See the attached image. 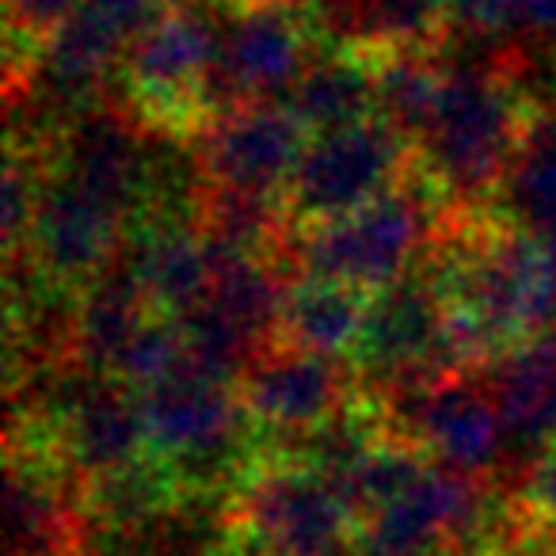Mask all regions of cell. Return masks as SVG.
<instances>
[{
	"instance_id": "1",
	"label": "cell",
	"mask_w": 556,
	"mask_h": 556,
	"mask_svg": "<svg viewBox=\"0 0 556 556\" xmlns=\"http://www.w3.org/2000/svg\"><path fill=\"white\" fill-rule=\"evenodd\" d=\"M538 115L507 65H446L434 115L416 141V172L446 206L480 210L495 199Z\"/></svg>"
},
{
	"instance_id": "2",
	"label": "cell",
	"mask_w": 556,
	"mask_h": 556,
	"mask_svg": "<svg viewBox=\"0 0 556 556\" xmlns=\"http://www.w3.org/2000/svg\"><path fill=\"white\" fill-rule=\"evenodd\" d=\"M442 210L446 199L412 168L401 187L374 199L370 206L313 229H294L282 255H290L298 275L381 294L424 267L446 222Z\"/></svg>"
},
{
	"instance_id": "3",
	"label": "cell",
	"mask_w": 556,
	"mask_h": 556,
	"mask_svg": "<svg viewBox=\"0 0 556 556\" xmlns=\"http://www.w3.org/2000/svg\"><path fill=\"white\" fill-rule=\"evenodd\" d=\"M141 396L149 454L176 477L184 500L232 488L263 462L255 427L232 381L194 370L191 363Z\"/></svg>"
},
{
	"instance_id": "4",
	"label": "cell",
	"mask_w": 556,
	"mask_h": 556,
	"mask_svg": "<svg viewBox=\"0 0 556 556\" xmlns=\"http://www.w3.org/2000/svg\"><path fill=\"white\" fill-rule=\"evenodd\" d=\"M225 538L237 556H343L358 545V515L328 472L267 450L232 492Z\"/></svg>"
},
{
	"instance_id": "5",
	"label": "cell",
	"mask_w": 556,
	"mask_h": 556,
	"mask_svg": "<svg viewBox=\"0 0 556 556\" xmlns=\"http://www.w3.org/2000/svg\"><path fill=\"white\" fill-rule=\"evenodd\" d=\"M222 0H168L130 47L118 80L138 123L156 134H199L217 115L214 70Z\"/></svg>"
},
{
	"instance_id": "6",
	"label": "cell",
	"mask_w": 556,
	"mask_h": 556,
	"mask_svg": "<svg viewBox=\"0 0 556 556\" xmlns=\"http://www.w3.org/2000/svg\"><path fill=\"white\" fill-rule=\"evenodd\" d=\"M412 168H416V146L381 115L317 134L287 191L290 232L370 206L374 199L401 187Z\"/></svg>"
},
{
	"instance_id": "7",
	"label": "cell",
	"mask_w": 556,
	"mask_h": 556,
	"mask_svg": "<svg viewBox=\"0 0 556 556\" xmlns=\"http://www.w3.org/2000/svg\"><path fill=\"white\" fill-rule=\"evenodd\" d=\"M164 4L168 0H77L27 65V85L35 80V92L50 103L54 130L96 111V96L123 70L130 47Z\"/></svg>"
},
{
	"instance_id": "8",
	"label": "cell",
	"mask_w": 556,
	"mask_h": 556,
	"mask_svg": "<svg viewBox=\"0 0 556 556\" xmlns=\"http://www.w3.org/2000/svg\"><path fill=\"white\" fill-rule=\"evenodd\" d=\"M317 42L320 35L305 0L225 4L214 70L217 115L244 103H270L275 96L287 100L317 58Z\"/></svg>"
},
{
	"instance_id": "9",
	"label": "cell",
	"mask_w": 556,
	"mask_h": 556,
	"mask_svg": "<svg viewBox=\"0 0 556 556\" xmlns=\"http://www.w3.org/2000/svg\"><path fill=\"white\" fill-rule=\"evenodd\" d=\"M515 526V518L495 515L484 480L427 465L401 495L358 522L363 553L446 556L465 548H488L492 530Z\"/></svg>"
},
{
	"instance_id": "10",
	"label": "cell",
	"mask_w": 556,
	"mask_h": 556,
	"mask_svg": "<svg viewBox=\"0 0 556 556\" xmlns=\"http://www.w3.org/2000/svg\"><path fill=\"white\" fill-rule=\"evenodd\" d=\"M126 232L130 225L115 210L42 161L39 202L20 255L47 294H70L77 302L96 278L123 260Z\"/></svg>"
},
{
	"instance_id": "11",
	"label": "cell",
	"mask_w": 556,
	"mask_h": 556,
	"mask_svg": "<svg viewBox=\"0 0 556 556\" xmlns=\"http://www.w3.org/2000/svg\"><path fill=\"white\" fill-rule=\"evenodd\" d=\"M389 431L416 442L434 465L484 480L503 462L510 439L500 404L477 374H446L424 386L381 396Z\"/></svg>"
},
{
	"instance_id": "12",
	"label": "cell",
	"mask_w": 556,
	"mask_h": 556,
	"mask_svg": "<svg viewBox=\"0 0 556 556\" xmlns=\"http://www.w3.org/2000/svg\"><path fill=\"white\" fill-rule=\"evenodd\" d=\"M50 446L77 488H88L149 454L141 396L118 378L92 370H73L47 396V408L35 416Z\"/></svg>"
},
{
	"instance_id": "13",
	"label": "cell",
	"mask_w": 556,
	"mask_h": 556,
	"mask_svg": "<svg viewBox=\"0 0 556 556\" xmlns=\"http://www.w3.org/2000/svg\"><path fill=\"white\" fill-rule=\"evenodd\" d=\"M202 187L287 202L313 134L287 103H244L214 115L199 134Z\"/></svg>"
},
{
	"instance_id": "14",
	"label": "cell",
	"mask_w": 556,
	"mask_h": 556,
	"mask_svg": "<svg viewBox=\"0 0 556 556\" xmlns=\"http://www.w3.org/2000/svg\"><path fill=\"white\" fill-rule=\"evenodd\" d=\"M351 366L363 386L378 389V396L457 374L446 343V309L424 270L374 294Z\"/></svg>"
},
{
	"instance_id": "15",
	"label": "cell",
	"mask_w": 556,
	"mask_h": 556,
	"mask_svg": "<svg viewBox=\"0 0 556 556\" xmlns=\"http://www.w3.org/2000/svg\"><path fill=\"white\" fill-rule=\"evenodd\" d=\"M358 381L336 358L270 343L237 378V396L255 431L302 446L355 404ZM287 454V450H282Z\"/></svg>"
},
{
	"instance_id": "16",
	"label": "cell",
	"mask_w": 556,
	"mask_h": 556,
	"mask_svg": "<svg viewBox=\"0 0 556 556\" xmlns=\"http://www.w3.org/2000/svg\"><path fill=\"white\" fill-rule=\"evenodd\" d=\"M118 267L161 317H187L214 287V244L194 210H161L126 232Z\"/></svg>"
},
{
	"instance_id": "17",
	"label": "cell",
	"mask_w": 556,
	"mask_h": 556,
	"mask_svg": "<svg viewBox=\"0 0 556 556\" xmlns=\"http://www.w3.org/2000/svg\"><path fill=\"white\" fill-rule=\"evenodd\" d=\"M153 317L156 309L141 298L134 278L115 263L108 275L96 278L92 287L73 302L65 351H70L73 366H80V370L115 378L118 363H123L126 351L134 348V340L146 332V325Z\"/></svg>"
},
{
	"instance_id": "18",
	"label": "cell",
	"mask_w": 556,
	"mask_h": 556,
	"mask_svg": "<svg viewBox=\"0 0 556 556\" xmlns=\"http://www.w3.org/2000/svg\"><path fill=\"white\" fill-rule=\"evenodd\" d=\"M370 302L374 294L366 290L298 275L287 287L278 343H290V348H302L320 358H336V363L351 358L363 340Z\"/></svg>"
},
{
	"instance_id": "19",
	"label": "cell",
	"mask_w": 556,
	"mask_h": 556,
	"mask_svg": "<svg viewBox=\"0 0 556 556\" xmlns=\"http://www.w3.org/2000/svg\"><path fill=\"white\" fill-rule=\"evenodd\" d=\"M290 111L317 138L378 115V65L358 50H320L287 100Z\"/></svg>"
},
{
	"instance_id": "20",
	"label": "cell",
	"mask_w": 556,
	"mask_h": 556,
	"mask_svg": "<svg viewBox=\"0 0 556 556\" xmlns=\"http://www.w3.org/2000/svg\"><path fill=\"white\" fill-rule=\"evenodd\" d=\"M510 446L541 454L556 442V336L510 351L492 381Z\"/></svg>"
},
{
	"instance_id": "21",
	"label": "cell",
	"mask_w": 556,
	"mask_h": 556,
	"mask_svg": "<svg viewBox=\"0 0 556 556\" xmlns=\"http://www.w3.org/2000/svg\"><path fill=\"white\" fill-rule=\"evenodd\" d=\"M500 222L556 248V111H538L500 187Z\"/></svg>"
},
{
	"instance_id": "22",
	"label": "cell",
	"mask_w": 556,
	"mask_h": 556,
	"mask_svg": "<svg viewBox=\"0 0 556 556\" xmlns=\"http://www.w3.org/2000/svg\"><path fill=\"white\" fill-rule=\"evenodd\" d=\"M184 503L176 477L164 462L146 454L141 462L80 488V507L88 518L111 526V530H141V526L161 522L164 515Z\"/></svg>"
},
{
	"instance_id": "23",
	"label": "cell",
	"mask_w": 556,
	"mask_h": 556,
	"mask_svg": "<svg viewBox=\"0 0 556 556\" xmlns=\"http://www.w3.org/2000/svg\"><path fill=\"white\" fill-rule=\"evenodd\" d=\"M374 65H378V115L416 146L434 115L446 65L434 62V50L431 54L374 58Z\"/></svg>"
},
{
	"instance_id": "24",
	"label": "cell",
	"mask_w": 556,
	"mask_h": 556,
	"mask_svg": "<svg viewBox=\"0 0 556 556\" xmlns=\"http://www.w3.org/2000/svg\"><path fill=\"white\" fill-rule=\"evenodd\" d=\"M515 518H522L530 530L556 526V442L533 454L526 465L515 495Z\"/></svg>"
},
{
	"instance_id": "25",
	"label": "cell",
	"mask_w": 556,
	"mask_h": 556,
	"mask_svg": "<svg viewBox=\"0 0 556 556\" xmlns=\"http://www.w3.org/2000/svg\"><path fill=\"white\" fill-rule=\"evenodd\" d=\"M73 9H77V0H9L12 42L27 39V50H31V62H35L39 47Z\"/></svg>"
},
{
	"instance_id": "26",
	"label": "cell",
	"mask_w": 556,
	"mask_h": 556,
	"mask_svg": "<svg viewBox=\"0 0 556 556\" xmlns=\"http://www.w3.org/2000/svg\"><path fill=\"white\" fill-rule=\"evenodd\" d=\"M510 35L556 50V0H510Z\"/></svg>"
},
{
	"instance_id": "27",
	"label": "cell",
	"mask_w": 556,
	"mask_h": 556,
	"mask_svg": "<svg viewBox=\"0 0 556 556\" xmlns=\"http://www.w3.org/2000/svg\"><path fill=\"white\" fill-rule=\"evenodd\" d=\"M358 556H404V553H358Z\"/></svg>"
},
{
	"instance_id": "28",
	"label": "cell",
	"mask_w": 556,
	"mask_h": 556,
	"mask_svg": "<svg viewBox=\"0 0 556 556\" xmlns=\"http://www.w3.org/2000/svg\"><path fill=\"white\" fill-rule=\"evenodd\" d=\"M222 4H248V0H222Z\"/></svg>"
},
{
	"instance_id": "29",
	"label": "cell",
	"mask_w": 556,
	"mask_h": 556,
	"mask_svg": "<svg viewBox=\"0 0 556 556\" xmlns=\"http://www.w3.org/2000/svg\"><path fill=\"white\" fill-rule=\"evenodd\" d=\"M222 556H237V553H232V548H225V553Z\"/></svg>"
},
{
	"instance_id": "30",
	"label": "cell",
	"mask_w": 556,
	"mask_h": 556,
	"mask_svg": "<svg viewBox=\"0 0 556 556\" xmlns=\"http://www.w3.org/2000/svg\"><path fill=\"white\" fill-rule=\"evenodd\" d=\"M548 553H553V556H556V545H553V548H548Z\"/></svg>"
},
{
	"instance_id": "31",
	"label": "cell",
	"mask_w": 556,
	"mask_h": 556,
	"mask_svg": "<svg viewBox=\"0 0 556 556\" xmlns=\"http://www.w3.org/2000/svg\"><path fill=\"white\" fill-rule=\"evenodd\" d=\"M548 336H556V325H553V332H548Z\"/></svg>"
},
{
	"instance_id": "32",
	"label": "cell",
	"mask_w": 556,
	"mask_h": 556,
	"mask_svg": "<svg viewBox=\"0 0 556 556\" xmlns=\"http://www.w3.org/2000/svg\"><path fill=\"white\" fill-rule=\"evenodd\" d=\"M100 556H111V553H100Z\"/></svg>"
}]
</instances>
